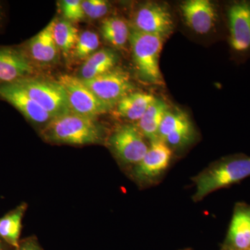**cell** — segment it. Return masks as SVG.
<instances>
[{
	"mask_svg": "<svg viewBox=\"0 0 250 250\" xmlns=\"http://www.w3.org/2000/svg\"><path fill=\"white\" fill-rule=\"evenodd\" d=\"M223 248L229 250L250 249V206L237 204L233 210Z\"/></svg>",
	"mask_w": 250,
	"mask_h": 250,
	"instance_id": "9a60e30c",
	"label": "cell"
},
{
	"mask_svg": "<svg viewBox=\"0 0 250 250\" xmlns=\"http://www.w3.org/2000/svg\"><path fill=\"white\" fill-rule=\"evenodd\" d=\"M83 82L100 100L111 108L116 107L122 99L134 90L129 74L120 67H114L100 76Z\"/></svg>",
	"mask_w": 250,
	"mask_h": 250,
	"instance_id": "8992f818",
	"label": "cell"
},
{
	"mask_svg": "<svg viewBox=\"0 0 250 250\" xmlns=\"http://www.w3.org/2000/svg\"><path fill=\"white\" fill-rule=\"evenodd\" d=\"M0 250H3L2 246H1V243H0Z\"/></svg>",
	"mask_w": 250,
	"mask_h": 250,
	"instance_id": "83f0119b",
	"label": "cell"
},
{
	"mask_svg": "<svg viewBox=\"0 0 250 250\" xmlns=\"http://www.w3.org/2000/svg\"><path fill=\"white\" fill-rule=\"evenodd\" d=\"M16 250H42L39 243L34 238H31L20 243Z\"/></svg>",
	"mask_w": 250,
	"mask_h": 250,
	"instance_id": "484cf974",
	"label": "cell"
},
{
	"mask_svg": "<svg viewBox=\"0 0 250 250\" xmlns=\"http://www.w3.org/2000/svg\"><path fill=\"white\" fill-rule=\"evenodd\" d=\"M229 42L235 55H250V1L240 0L227 8Z\"/></svg>",
	"mask_w": 250,
	"mask_h": 250,
	"instance_id": "52a82bcc",
	"label": "cell"
},
{
	"mask_svg": "<svg viewBox=\"0 0 250 250\" xmlns=\"http://www.w3.org/2000/svg\"><path fill=\"white\" fill-rule=\"evenodd\" d=\"M143 137L136 125H123L113 131L108 144L121 162L136 166L142 160L149 148Z\"/></svg>",
	"mask_w": 250,
	"mask_h": 250,
	"instance_id": "ba28073f",
	"label": "cell"
},
{
	"mask_svg": "<svg viewBox=\"0 0 250 250\" xmlns=\"http://www.w3.org/2000/svg\"><path fill=\"white\" fill-rule=\"evenodd\" d=\"M78 29L70 21L54 18L53 38L59 52L65 57L72 53L79 39Z\"/></svg>",
	"mask_w": 250,
	"mask_h": 250,
	"instance_id": "ffe728a7",
	"label": "cell"
},
{
	"mask_svg": "<svg viewBox=\"0 0 250 250\" xmlns=\"http://www.w3.org/2000/svg\"><path fill=\"white\" fill-rule=\"evenodd\" d=\"M3 20V11L2 8H1V5H0V24L2 22Z\"/></svg>",
	"mask_w": 250,
	"mask_h": 250,
	"instance_id": "4316f807",
	"label": "cell"
},
{
	"mask_svg": "<svg viewBox=\"0 0 250 250\" xmlns=\"http://www.w3.org/2000/svg\"><path fill=\"white\" fill-rule=\"evenodd\" d=\"M249 250H250V249Z\"/></svg>",
	"mask_w": 250,
	"mask_h": 250,
	"instance_id": "4dcf8cb0",
	"label": "cell"
},
{
	"mask_svg": "<svg viewBox=\"0 0 250 250\" xmlns=\"http://www.w3.org/2000/svg\"><path fill=\"white\" fill-rule=\"evenodd\" d=\"M57 82L65 93L70 112L80 116L95 119L112 109L94 94L79 77L62 75Z\"/></svg>",
	"mask_w": 250,
	"mask_h": 250,
	"instance_id": "5b68a950",
	"label": "cell"
},
{
	"mask_svg": "<svg viewBox=\"0 0 250 250\" xmlns=\"http://www.w3.org/2000/svg\"><path fill=\"white\" fill-rule=\"evenodd\" d=\"M222 250H227V249H225V248H222Z\"/></svg>",
	"mask_w": 250,
	"mask_h": 250,
	"instance_id": "f1b7e54d",
	"label": "cell"
},
{
	"mask_svg": "<svg viewBox=\"0 0 250 250\" xmlns=\"http://www.w3.org/2000/svg\"><path fill=\"white\" fill-rule=\"evenodd\" d=\"M164 40L161 36L130 29L129 42L135 67L141 80L151 84H164L159 62Z\"/></svg>",
	"mask_w": 250,
	"mask_h": 250,
	"instance_id": "3957f363",
	"label": "cell"
},
{
	"mask_svg": "<svg viewBox=\"0 0 250 250\" xmlns=\"http://www.w3.org/2000/svg\"><path fill=\"white\" fill-rule=\"evenodd\" d=\"M142 160L135 166L133 176L139 182H154L165 172L172 157L170 147L161 139L150 142Z\"/></svg>",
	"mask_w": 250,
	"mask_h": 250,
	"instance_id": "30bf717a",
	"label": "cell"
},
{
	"mask_svg": "<svg viewBox=\"0 0 250 250\" xmlns=\"http://www.w3.org/2000/svg\"><path fill=\"white\" fill-rule=\"evenodd\" d=\"M169 107L167 104L156 98L139 121L137 127L143 136L150 141L159 139V130L161 122Z\"/></svg>",
	"mask_w": 250,
	"mask_h": 250,
	"instance_id": "ac0fdd59",
	"label": "cell"
},
{
	"mask_svg": "<svg viewBox=\"0 0 250 250\" xmlns=\"http://www.w3.org/2000/svg\"><path fill=\"white\" fill-rule=\"evenodd\" d=\"M101 34L110 45L122 49L129 41L130 29L127 23L121 18L110 17L102 22Z\"/></svg>",
	"mask_w": 250,
	"mask_h": 250,
	"instance_id": "44dd1931",
	"label": "cell"
},
{
	"mask_svg": "<svg viewBox=\"0 0 250 250\" xmlns=\"http://www.w3.org/2000/svg\"><path fill=\"white\" fill-rule=\"evenodd\" d=\"M100 45V39L96 33L90 30L84 31L79 36L71 54L76 60L85 62L98 51Z\"/></svg>",
	"mask_w": 250,
	"mask_h": 250,
	"instance_id": "603a6c76",
	"label": "cell"
},
{
	"mask_svg": "<svg viewBox=\"0 0 250 250\" xmlns=\"http://www.w3.org/2000/svg\"><path fill=\"white\" fill-rule=\"evenodd\" d=\"M82 4L85 16L90 19L103 18L110 9L109 2L105 0H84L82 1Z\"/></svg>",
	"mask_w": 250,
	"mask_h": 250,
	"instance_id": "cb8c5ba5",
	"label": "cell"
},
{
	"mask_svg": "<svg viewBox=\"0 0 250 250\" xmlns=\"http://www.w3.org/2000/svg\"><path fill=\"white\" fill-rule=\"evenodd\" d=\"M15 83L53 118L70 113L66 93L57 81L30 77Z\"/></svg>",
	"mask_w": 250,
	"mask_h": 250,
	"instance_id": "277c9868",
	"label": "cell"
},
{
	"mask_svg": "<svg viewBox=\"0 0 250 250\" xmlns=\"http://www.w3.org/2000/svg\"></svg>",
	"mask_w": 250,
	"mask_h": 250,
	"instance_id": "f546056e",
	"label": "cell"
},
{
	"mask_svg": "<svg viewBox=\"0 0 250 250\" xmlns=\"http://www.w3.org/2000/svg\"><path fill=\"white\" fill-rule=\"evenodd\" d=\"M54 23V19L24 47H20L32 63L49 65L58 59L59 50L53 38Z\"/></svg>",
	"mask_w": 250,
	"mask_h": 250,
	"instance_id": "5bb4252c",
	"label": "cell"
},
{
	"mask_svg": "<svg viewBox=\"0 0 250 250\" xmlns=\"http://www.w3.org/2000/svg\"><path fill=\"white\" fill-rule=\"evenodd\" d=\"M42 136L49 142L83 146L101 143L104 130L95 119L70 112L45 125Z\"/></svg>",
	"mask_w": 250,
	"mask_h": 250,
	"instance_id": "7a4b0ae2",
	"label": "cell"
},
{
	"mask_svg": "<svg viewBox=\"0 0 250 250\" xmlns=\"http://www.w3.org/2000/svg\"><path fill=\"white\" fill-rule=\"evenodd\" d=\"M180 11L185 24L197 34L209 33L218 19V10L208 0H188L180 4Z\"/></svg>",
	"mask_w": 250,
	"mask_h": 250,
	"instance_id": "7c38bea8",
	"label": "cell"
},
{
	"mask_svg": "<svg viewBox=\"0 0 250 250\" xmlns=\"http://www.w3.org/2000/svg\"><path fill=\"white\" fill-rule=\"evenodd\" d=\"M0 99L12 105L27 121L34 124L47 125L53 119V117L33 100L17 83H0Z\"/></svg>",
	"mask_w": 250,
	"mask_h": 250,
	"instance_id": "8fae6325",
	"label": "cell"
},
{
	"mask_svg": "<svg viewBox=\"0 0 250 250\" xmlns=\"http://www.w3.org/2000/svg\"><path fill=\"white\" fill-rule=\"evenodd\" d=\"M133 29L145 33L167 37L173 30L174 21L169 9L158 3L142 5L135 13Z\"/></svg>",
	"mask_w": 250,
	"mask_h": 250,
	"instance_id": "9c48e42d",
	"label": "cell"
},
{
	"mask_svg": "<svg viewBox=\"0 0 250 250\" xmlns=\"http://www.w3.org/2000/svg\"><path fill=\"white\" fill-rule=\"evenodd\" d=\"M61 9L66 21L77 22L85 17L82 1L80 0H63L60 3Z\"/></svg>",
	"mask_w": 250,
	"mask_h": 250,
	"instance_id": "d4e9b609",
	"label": "cell"
},
{
	"mask_svg": "<svg viewBox=\"0 0 250 250\" xmlns=\"http://www.w3.org/2000/svg\"><path fill=\"white\" fill-rule=\"evenodd\" d=\"M118 60L116 52L111 49H100L83 62L79 78L85 81L100 76L116 67Z\"/></svg>",
	"mask_w": 250,
	"mask_h": 250,
	"instance_id": "2e32d148",
	"label": "cell"
},
{
	"mask_svg": "<svg viewBox=\"0 0 250 250\" xmlns=\"http://www.w3.org/2000/svg\"><path fill=\"white\" fill-rule=\"evenodd\" d=\"M35 67L20 47L0 46V83L34 77Z\"/></svg>",
	"mask_w": 250,
	"mask_h": 250,
	"instance_id": "4fadbf2b",
	"label": "cell"
},
{
	"mask_svg": "<svg viewBox=\"0 0 250 250\" xmlns=\"http://www.w3.org/2000/svg\"><path fill=\"white\" fill-rule=\"evenodd\" d=\"M250 177V156L233 154L215 161L192 177L195 190L192 199L199 202L211 192L230 187Z\"/></svg>",
	"mask_w": 250,
	"mask_h": 250,
	"instance_id": "6da1fadb",
	"label": "cell"
},
{
	"mask_svg": "<svg viewBox=\"0 0 250 250\" xmlns=\"http://www.w3.org/2000/svg\"><path fill=\"white\" fill-rule=\"evenodd\" d=\"M26 209L27 205L21 204L0 218V238L16 248L20 244L22 218Z\"/></svg>",
	"mask_w": 250,
	"mask_h": 250,
	"instance_id": "d6986e66",
	"label": "cell"
},
{
	"mask_svg": "<svg viewBox=\"0 0 250 250\" xmlns=\"http://www.w3.org/2000/svg\"><path fill=\"white\" fill-rule=\"evenodd\" d=\"M155 100L150 94L133 92L117 104V113L125 119L139 121Z\"/></svg>",
	"mask_w": 250,
	"mask_h": 250,
	"instance_id": "e0dca14e",
	"label": "cell"
},
{
	"mask_svg": "<svg viewBox=\"0 0 250 250\" xmlns=\"http://www.w3.org/2000/svg\"><path fill=\"white\" fill-rule=\"evenodd\" d=\"M192 125L189 117L183 111H171L169 108L163 118L159 130V139L164 140L166 136Z\"/></svg>",
	"mask_w": 250,
	"mask_h": 250,
	"instance_id": "7402d4cb",
	"label": "cell"
}]
</instances>
